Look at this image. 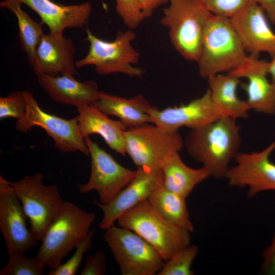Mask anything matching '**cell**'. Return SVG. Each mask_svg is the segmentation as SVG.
<instances>
[{"label": "cell", "mask_w": 275, "mask_h": 275, "mask_svg": "<svg viewBox=\"0 0 275 275\" xmlns=\"http://www.w3.org/2000/svg\"><path fill=\"white\" fill-rule=\"evenodd\" d=\"M236 120L223 116L191 129L184 144L189 155L207 169L211 176L225 178L231 160L238 152L241 139Z\"/></svg>", "instance_id": "obj_1"}, {"label": "cell", "mask_w": 275, "mask_h": 275, "mask_svg": "<svg viewBox=\"0 0 275 275\" xmlns=\"http://www.w3.org/2000/svg\"><path fill=\"white\" fill-rule=\"evenodd\" d=\"M229 18L210 13L204 29L197 61L200 75L208 78L234 70L247 57Z\"/></svg>", "instance_id": "obj_2"}, {"label": "cell", "mask_w": 275, "mask_h": 275, "mask_svg": "<svg viewBox=\"0 0 275 275\" xmlns=\"http://www.w3.org/2000/svg\"><path fill=\"white\" fill-rule=\"evenodd\" d=\"M95 218L94 213L64 202L46 229L34 258L44 266L56 268L90 231Z\"/></svg>", "instance_id": "obj_3"}, {"label": "cell", "mask_w": 275, "mask_h": 275, "mask_svg": "<svg viewBox=\"0 0 275 275\" xmlns=\"http://www.w3.org/2000/svg\"><path fill=\"white\" fill-rule=\"evenodd\" d=\"M117 222L151 244L165 262L190 243V232L163 217L148 199L124 212Z\"/></svg>", "instance_id": "obj_4"}, {"label": "cell", "mask_w": 275, "mask_h": 275, "mask_svg": "<svg viewBox=\"0 0 275 275\" xmlns=\"http://www.w3.org/2000/svg\"><path fill=\"white\" fill-rule=\"evenodd\" d=\"M161 24L169 31L171 42L185 59L197 62L206 21L210 14L198 0H170Z\"/></svg>", "instance_id": "obj_5"}, {"label": "cell", "mask_w": 275, "mask_h": 275, "mask_svg": "<svg viewBox=\"0 0 275 275\" xmlns=\"http://www.w3.org/2000/svg\"><path fill=\"white\" fill-rule=\"evenodd\" d=\"M152 124L128 127L124 133L125 149L138 168L158 171L184 144L178 130H168Z\"/></svg>", "instance_id": "obj_6"}, {"label": "cell", "mask_w": 275, "mask_h": 275, "mask_svg": "<svg viewBox=\"0 0 275 275\" xmlns=\"http://www.w3.org/2000/svg\"><path fill=\"white\" fill-rule=\"evenodd\" d=\"M86 32L89 49L85 57L76 61V68L93 65L100 75L121 73L129 76L142 77L144 70L132 66L140 58L139 52L131 44L136 36L132 30L118 32L112 41L98 38L88 28Z\"/></svg>", "instance_id": "obj_7"}, {"label": "cell", "mask_w": 275, "mask_h": 275, "mask_svg": "<svg viewBox=\"0 0 275 275\" xmlns=\"http://www.w3.org/2000/svg\"><path fill=\"white\" fill-rule=\"evenodd\" d=\"M105 231L103 239L122 275H154L161 270L165 261L156 249L139 234L114 224Z\"/></svg>", "instance_id": "obj_8"}, {"label": "cell", "mask_w": 275, "mask_h": 275, "mask_svg": "<svg viewBox=\"0 0 275 275\" xmlns=\"http://www.w3.org/2000/svg\"><path fill=\"white\" fill-rule=\"evenodd\" d=\"M43 178V174L37 173L11 182L38 241H41L65 202L57 186L44 184Z\"/></svg>", "instance_id": "obj_9"}, {"label": "cell", "mask_w": 275, "mask_h": 275, "mask_svg": "<svg viewBox=\"0 0 275 275\" xmlns=\"http://www.w3.org/2000/svg\"><path fill=\"white\" fill-rule=\"evenodd\" d=\"M26 100L24 115L17 120L16 129L26 133L34 126L44 129L54 142V146L62 152L79 151L89 155L85 138L80 134L76 117L66 119L44 111L32 92L23 91Z\"/></svg>", "instance_id": "obj_10"}, {"label": "cell", "mask_w": 275, "mask_h": 275, "mask_svg": "<svg viewBox=\"0 0 275 275\" xmlns=\"http://www.w3.org/2000/svg\"><path fill=\"white\" fill-rule=\"evenodd\" d=\"M91 157V173L88 181L78 185L81 194L96 190L99 202L111 201L127 185L136 173L120 164L114 158L87 136L85 138Z\"/></svg>", "instance_id": "obj_11"}, {"label": "cell", "mask_w": 275, "mask_h": 275, "mask_svg": "<svg viewBox=\"0 0 275 275\" xmlns=\"http://www.w3.org/2000/svg\"><path fill=\"white\" fill-rule=\"evenodd\" d=\"M274 149L275 140L260 152H238L234 158L236 164L229 167L225 175L229 184L249 187L250 198L262 191L275 190V163L270 160Z\"/></svg>", "instance_id": "obj_12"}, {"label": "cell", "mask_w": 275, "mask_h": 275, "mask_svg": "<svg viewBox=\"0 0 275 275\" xmlns=\"http://www.w3.org/2000/svg\"><path fill=\"white\" fill-rule=\"evenodd\" d=\"M28 218L11 182L0 176V230L9 256L25 253L38 240L28 227Z\"/></svg>", "instance_id": "obj_13"}, {"label": "cell", "mask_w": 275, "mask_h": 275, "mask_svg": "<svg viewBox=\"0 0 275 275\" xmlns=\"http://www.w3.org/2000/svg\"><path fill=\"white\" fill-rule=\"evenodd\" d=\"M148 114L151 123L168 130H178L181 127L195 129L224 116L213 102L209 89L186 104L161 110L151 106Z\"/></svg>", "instance_id": "obj_14"}, {"label": "cell", "mask_w": 275, "mask_h": 275, "mask_svg": "<svg viewBox=\"0 0 275 275\" xmlns=\"http://www.w3.org/2000/svg\"><path fill=\"white\" fill-rule=\"evenodd\" d=\"M231 23L244 49L250 55L257 56L265 52L275 55V33L271 30L267 16L258 3L252 4L230 18Z\"/></svg>", "instance_id": "obj_15"}, {"label": "cell", "mask_w": 275, "mask_h": 275, "mask_svg": "<svg viewBox=\"0 0 275 275\" xmlns=\"http://www.w3.org/2000/svg\"><path fill=\"white\" fill-rule=\"evenodd\" d=\"M163 181L161 170L150 171L138 168L133 179L111 201L105 204L96 200L93 202L103 212L99 228L105 230L114 225L124 212L147 200L154 189Z\"/></svg>", "instance_id": "obj_16"}, {"label": "cell", "mask_w": 275, "mask_h": 275, "mask_svg": "<svg viewBox=\"0 0 275 275\" xmlns=\"http://www.w3.org/2000/svg\"><path fill=\"white\" fill-rule=\"evenodd\" d=\"M268 62L257 56H248L237 68L229 72L237 77L245 78L242 84L247 95L246 101L251 109L273 115L275 114V84L269 80Z\"/></svg>", "instance_id": "obj_17"}, {"label": "cell", "mask_w": 275, "mask_h": 275, "mask_svg": "<svg viewBox=\"0 0 275 275\" xmlns=\"http://www.w3.org/2000/svg\"><path fill=\"white\" fill-rule=\"evenodd\" d=\"M25 4L41 18L49 29V33L63 36L66 28H78L86 25L92 11L89 2L64 5L51 0H6Z\"/></svg>", "instance_id": "obj_18"}, {"label": "cell", "mask_w": 275, "mask_h": 275, "mask_svg": "<svg viewBox=\"0 0 275 275\" xmlns=\"http://www.w3.org/2000/svg\"><path fill=\"white\" fill-rule=\"evenodd\" d=\"M75 52L71 39L49 33L44 34L37 48L38 71L36 75L56 76L61 73L73 76L76 68Z\"/></svg>", "instance_id": "obj_19"}, {"label": "cell", "mask_w": 275, "mask_h": 275, "mask_svg": "<svg viewBox=\"0 0 275 275\" xmlns=\"http://www.w3.org/2000/svg\"><path fill=\"white\" fill-rule=\"evenodd\" d=\"M80 134L85 138L90 134L100 135L107 145L119 154H126L124 133L128 127L121 120L108 117L93 104L76 108Z\"/></svg>", "instance_id": "obj_20"}, {"label": "cell", "mask_w": 275, "mask_h": 275, "mask_svg": "<svg viewBox=\"0 0 275 275\" xmlns=\"http://www.w3.org/2000/svg\"><path fill=\"white\" fill-rule=\"evenodd\" d=\"M37 80L52 99L76 108L93 104L99 92L95 81L80 82L71 75L50 76L41 74L37 76Z\"/></svg>", "instance_id": "obj_21"}, {"label": "cell", "mask_w": 275, "mask_h": 275, "mask_svg": "<svg viewBox=\"0 0 275 275\" xmlns=\"http://www.w3.org/2000/svg\"><path fill=\"white\" fill-rule=\"evenodd\" d=\"M93 104L107 115L116 116L128 127L151 123L148 111L152 105L141 94L127 99L99 91Z\"/></svg>", "instance_id": "obj_22"}, {"label": "cell", "mask_w": 275, "mask_h": 275, "mask_svg": "<svg viewBox=\"0 0 275 275\" xmlns=\"http://www.w3.org/2000/svg\"><path fill=\"white\" fill-rule=\"evenodd\" d=\"M239 78L228 72L218 74L208 78L211 99L224 116L235 120L246 118L251 109L246 100L237 94Z\"/></svg>", "instance_id": "obj_23"}, {"label": "cell", "mask_w": 275, "mask_h": 275, "mask_svg": "<svg viewBox=\"0 0 275 275\" xmlns=\"http://www.w3.org/2000/svg\"><path fill=\"white\" fill-rule=\"evenodd\" d=\"M163 185L186 199L195 186L211 176L205 168L193 169L181 160L179 152L171 155L161 168Z\"/></svg>", "instance_id": "obj_24"}, {"label": "cell", "mask_w": 275, "mask_h": 275, "mask_svg": "<svg viewBox=\"0 0 275 275\" xmlns=\"http://www.w3.org/2000/svg\"><path fill=\"white\" fill-rule=\"evenodd\" d=\"M21 4L12 1L3 0L0 3L2 8L12 11L16 16L20 44L27 56L29 64L33 68L36 75L38 71L37 48L44 36L43 23L38 22L21 8Z\"/></svg>", "instance_id": "obj_25"}, {"label": "cell", "mask_w": 275, "mask_h": 275, "mask_svg": "<svg viewBox=\"0 0 275 275\" xmlns=\"http://www.w3.org/2000/svg\"><path fill=\"white\" fill-rule=\"evenodd\" d=\"M163 182L154 189L148 201L168 220L193 232L194 228L187 210L186 198L167 189Z\"/></svg>", "instance_id": "obj_26"}, {"label": "cell", "mask_w": 275, "mask_h": 275, "mask_svg": "<svg viewBox=\"0 0 275 275\" xmlns=\"http://www.w3.org/2000/svg\"><path fill=\"white\" fill-rule=\"evenodd\" d=\"M198 247L189 245L166 261L158 275H193L191 266L198 253Z\"/></svg>", "instance_id": "obj_27"}, {"label": "cell", "mask_w": 275, "mask_h": 275, "mask_svg": "<svg viewBox=\"0 0 275 275\" xmlns=\"http://www.w3.org/2000/svg\"><path fill=\"white\" fill-rule=\"evenodd\" d=\"M44 268L34 258H29L23 254H15L9 256L8 263L0 270V275H42Z\"/></svg>", "instance_id": "obj_28"}, {"label": "cell", "mask_w": 275, "mask_h": 275, "mask_svg": "<svg viewBox=\"0 0 275 275\" xmlns=\"http://www.w3.org/2000/svg\"><path fill=\"white\" fill-rule=\"evenodd\" d=\"M94 230H90L75 248L73 255L65 263L54 269H50L47 275H74L82 260L85 254L92 245Z\"/></svg>", "instance_id": "obj_29"}, {"label": "cell", "mask_w": 275, "mask_h": 275, "mask_svg": "<svg viewBox=\"0 0 275 275\" xmlns=\"http://www.w3.org/2000/svg\"><path fill=\"white\" fill-rule=\"evenodd\" d=\"M115 1V10L129 29H135L146 19L139 0Z\"/></svg>", "instance_id": "obj_30"}, {"label": "cell", "mask_w": 275, "mask_h": 275, "mask_svg": "<svg viewBox=\"0 0 275 275\" xmlns=\"http://www.w3.org/2000/svg\"><path fill=\"white\" fill-rule=\"evenodd\" d=\"M26 111V100L23 91L9 93L6 97L0 98V119L21 118Z\"/></svg>", "instance_id": "obj_31"}, {"label": "cell", "mask_w": 275, "mask_h": 275, "mask_svg": "<svg viewBox=\"0 0 275 275\" xmlns=\"http://www.w3.org/2000/svg\"><path fill=\"white\" fill-rule=\"evenodd\" d=\"M214 15L230 18L246 6L258 0H198Z\"/></svg>", "instance_id": "obj_32"}, {"label": "cell", "mask_w": 275, "mask_h": 275, "mask_svg": "<svg viewBox=\"0 0 275 275\" xmlns=\"http://www.w3.org/2000/svg\"><path fill=\"white\" fill-rule=\"evenodd\" d=\"M106 272V257L101 251L88 256L84 267L80 272L81 275H103Z\"/></svg>", "instance_id": "obj_33"}, {"label": "cell", "mask_w": 275, "mask_h": 275, "mask_svg": "<svg viewBox=\"0 0 275 275\" xmlns=\"http://www.w3.org/2000/svg\"><path fill=\"white\" fill-rule=\"evenodd\" d=\"M262 257L263 262L260 268L261 274L275 275V233L271 243L263 251Z\"/></svg>", "instance_id": "obj_34"}, {"label": "cell", "mask_w": 275, "mask_h": 275, "mask_svg": "<svg viewBox=\"0 0 275 275\" xmlns=\"http://www.w3.org/2000/svg\"><path fill=\"white\" fill-rule=\"evenodd\" d=\"M170 0H139L143 12L146 17L152 16L154 11L165 4L169 3Z\"/></svg>", "instance_id": "obj_35"}, {"label": "cell", "mask_w": 275, "mask_h": 275, "mask_svg": "<svg viewBox=\"0 0 275 275\" xmlns=\"http://www.w3.org/2000/svg\"><path fill=\"white\" fill-rule=\"evenodd\" d=\"M269 21L275 25V0H258Z\"/></svg>", "instance_id": "obj_36"}, {"label": "cell", "mask_w": 275, "mask_h": 275, "mask_svg": "<svg viewBox=\"0 0 275 275\" xmlns=\"http://www.w3.org/2000/svg\"><path fill=\"white\" fill-rule=\"evenodd\" d=\"M268 62V74L271 77V81L275 84V55Z\"/></svg>", "instance_id": "obj_37"}]
</instances>
